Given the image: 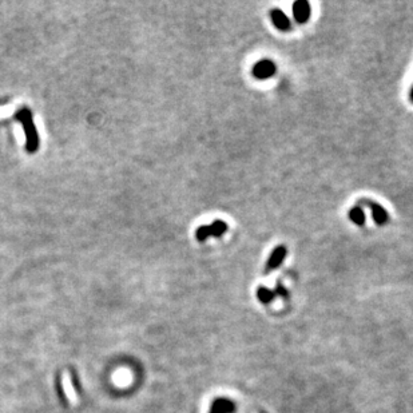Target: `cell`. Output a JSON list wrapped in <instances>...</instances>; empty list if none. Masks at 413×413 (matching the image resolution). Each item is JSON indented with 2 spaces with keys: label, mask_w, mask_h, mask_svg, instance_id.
<instances>
[{
  "label": "cell",
  "mask_w": 413,
  "mask_h": 413,
  "mask_svg": "<svg viewBox=\"0 0 413 413\" xmlns=\"http://www.w3.org/2000/svg\"><path fill=\"white\" fill-rule=\"evenodd\" d=\"M277 72V65L273 60L270 59H261L258 60L256 65L253 66L252 74L253 76L258 81H266L270 79L272 76L275 75Z\"/></svg>",
  "instance_id": "cell-1"
},
{
  "label": "cell",
  "mask_w": 413,
  "mask_h": 413,
  "mask_svg": "<svg viewBox=\"0 0 413 413\" xmlns=\"http://www.w3.org/2000/svg\"><path fill=\"white\" fill-rule=\"evenodd\" d=\"M286 256H288V249H286L285 245H278L277 247H274L273 252L270 254V257L268 258L265 273H270V272H273V270H277V269L282 265Z\"/></svg>",
  "instance_id": "cell-2"
},
{
  "label": "cell",
  "mask_w": 413,
  "mask_h": 413,
  "mask_svg": "<svg viewBox=\"0 0 413 413\" xmlns=\"http://www.w3.org/2000/svg\"><path fill=\"white\" fill-rule=\"evenodd\" d=\"M361 204L369 207L370 213H372V218L376 222V225L384 226L389 221V214H388V211H386L384 206H381V205H379L377 202H373V201H369V199L361 201Z\"/></svg>",
  "instance_id": "cell-3"
},
{
  "label": "cell",
  "mask_w": 413,
  "mask_h": 413,
  "mask_svg": "<svg viewBox=\"0 0 413 413\" xmlns=\"http://www.w3.org/2000/svg\"><path fill=\"white\" fill-rule=\"evenodd\" d=\"M311 7L306 0H297L293 4V17L298 24H305L310 20Z\"/></svg>",
  "instance_id": "cell-4"
},
{
  "label": "cell",
  "mask_w": 413,
  "mask_h": 413,
  "mask_svg": "<svg viewBox=\"0 0 413 413\" xmlns=\"http://www.w3.org/2000/svg\"><path fill=\"white\" fill-rule=\"evenodd\" d=\"M270 19H272V22H273L274 27L279 30V31L286 33V31H290V30H292V22H290L289 17H288L282 10L273 8V10L270 11Z\"/></svg>",
  "instance_id": "cell-5"
},
{
  "label": "cell",
  "mask_w": 413,
  "mask_h": 413,
  "mask_svg": "<svg viewBox=\"0 0 413 413\" xmlns=\"http://www.w3.org/2000/svg\"><path fill=\"white\" fill-rule=\"evenodd\" d=\"M348 217L349 220L353 222L356 226H364L365 225V221H366V217H365V213L364 210H362V207L361 206H353L352 209L348 211Z\"/></svg>",
  "instance_id": "cell-6"
},
{
  "label": "cell",
  "mask_w": 413,
  "mask_h": 413,
  "mask_svg": "<svg viewBox=\"0 0 413 413\" xmlns=\"http://www.w3.org/2000/svg\"><path fill=\"white\" fill-rule=\"evenodd\" d=\"M213 411L218 413H234L236 407L227 398H218V400H215L213 402Z\"/></svg>",
  "instance_id": "cell-7"
},
{
  "label": "cell",
  "mask_w": 413,
  "mask_h": 413,
  "mask_svg": "<svg viewBox=\"0 0 413 413\" xmlns=\"http://www.w3.org/2000/svg\"><path fill=\"white\" fill-rule=\"evenodd\" d=\"M209 229H210V237L220 238V237L224 236L226 231H227L229 226H227V224H226L225 221L215 220L214 222H211V224H210Z\"/></svg>",
  "instance_id": "cell-8"
},
{
  "label": "cell",
  "mask_w": 413,
  "mask_h": 413,
  "mask_svg": "<svg viewBox=\"0 0 413 413\" xmlns=\"http://www.w3.org/2000/svg\"><path fill=\"white\" fill-rule=\"evenodd\" d=\"M257 297H258V300L261 301L262 304H270V302L274 300L275 293H274L273 290H270L269 288H266V286H259L257 290Z\"/></svg>",
  "instance_id": "cell-9"
},
{
  "label": "cell",
  "mask_w": 413,
  "mask_h": 413,
  "mask_svg": "<svg viewBox=\"0 0 413 413\" xmlns=\"http://www.w3.org/2000/svg\"><path fill=\"white\" fill-rule=\"evenodd\" d=\"M197 240L201 242H205L207 238L210 237V229H209V225H205V226H201V227H198L197 229Z\"/></svg>",
  "instance_id": "cell-10"
},
{
  "label": "cell",
  "mask_w": 413,
  "mask_h": 413,
  "mask_svg": "<svg viewBox=\"0 0 413 413\" xmlns=\"http://www.w3.org/2000/svg\"><path fill=\"white\" fill-rule=\"evenodd\" d=\"M65 389H66V393H67V396H69V398H70L71 401H76L75 392H74V389H72L71 382L69 381V377H67V376H65Z\"/></svg>",
  "instance_id": "cell-11"
},
{
  "label": "cell",
  "mask_w": 413,
  "mask_h": 413,
  "mask_svg": "<svg viewBox=\"0 0 413 413\" xmlns=\"http://www.w3.org/2000/svg\"><path fill=\"white\" fill-rule=\"evenodd\" d=\"M274 293H275V294H281L282 297H286V295H288V292L285 290V288L281 284L277 285V289H275V292H274Z\"/></svg>",
  "instance_id": "cell-12"
},
{
  "label": "cell",
  "mask_w": 413,
  "mask_h": 413,
  "mask_svg": "<svg viewBox=\"0 0 413 413\" xmlns=\"http://www.w3.org/2000/svg\"><path fill=\"white\" fill-rule=\"evenodd\" d=\"M409 98H411V101L413 102V86L412 88H411V91H409Z\"/></svg>",
  "instance_id": "cell-13"
},
{
  "label": "cell",
  "mask_w": 413,
  "mask_h": 413,
  "mask_svg": "<svg viewBox=\"0 0 413 413\" xmlns=\"http://www.w3.org/2000/svg\"><path fill=\"white\" fill-rule=\"evenodd\" d=\"M210 413H218V412H215V411H213V409H211V411H210Z\"/></svg>",
  "instance_id": "cell-14"
}]
</instances>
